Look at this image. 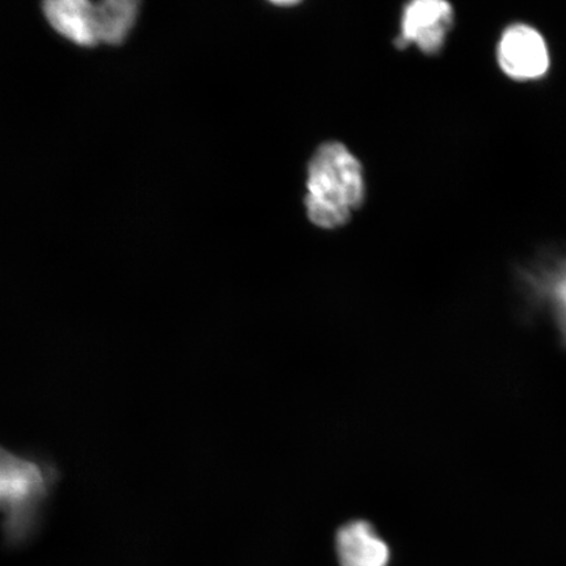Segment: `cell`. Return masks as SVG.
<instances>
[{
	"label": "cell",
	"instance_id": "1",
	"mask_svg": "<svg viewBox=\"0 0 566 566\" xmlns=\"http://www.w3.org/2000/svg\"><path fill=\"white\" fill-rule=\"evenodd\" d=\"M61 479L60 467L51 457L0 444V515L6 544L23 546L39 533Z\"/></svg>",
	"mask_w": 566,
	"mask_h": 566
},
{
	"label": "cell",
	"instance_id": "2",
	"mask_svg": "<svg viewBox=\"0 0 566 566\" xmlns=\"http://www.w3.org/2000/svg\"><path fill=\"white\" fill-rule=\"evenodd\" d=\"M365 200L363 166L337 142L317 148L308 166L306 209L317 228L334 230L349 221Z\"/></svg>",
	"mask_w": 566,
	"mask_h": 566
},
{
	"label": "cell",
	"instance_id": "3",
	"mask_svg": "<svg viewBox=\"0 0 566 566\" xmlns=\"http://www.w3.org/2000/svg\"><path fill=\"white\" fill-rule=\"evenodd\" d=\"M499 61L515 80H535L546 73L549 56L542 35L527 25L507 30L500 42Z\"/></svg>",
	"mask_w": 566,
	"mask_h": 566
},
{
	"label": "cell",
	"instance_id": "4",
	"mask_svg": "<svg viewBox=\"0 0 566 566\" xmlns=\"http://www.w3.org/2000/svg\"><path fill=\"white\" fill-rule=\"evenodd\" d=\"M452 20L451 6L441 0H417L402 15L399 45L416 44L423 53H436L443 44Z\"/></svg>",
	"mask_w": 566,
	"mask_h": 566
},
{
	"label": "cell",
	"instance_id": "5",
	"mask_svg": "<svg viewBox=\"0 0 566 566\" xmlns=\"http://www.w3.org/2000/svg\"><path fill=\"white\" fill-rule=\"evenodd\" d=\"M44 12L54 30L81 46L98 44L95 3L88 0H52Z\"/></svg>",
	"mask_w": 566,
	"mask_h": 566
},
{
	"label": "cell",
	"instance_id": "6",
	"mask_svg": "<svg viewBox=\"0 0 566 566\" xmlns=\"http://www.w3.org/2000/svg\"><path fill=\"white\" fill-rule=\"evenodd\" d=\"M337 555L342 566H387L389 549L369 523L356 521L339 528Z\"/></svg>",
	"mask_w": 566,
	"mask_h": 566
},
{
	"label": "cell",
	"instance_id": "7",
	"mask_svg": "<svg viewBox=\"0 0 566 566\" xmlns=\"http://www.w3.org/2000/svg\"><path fill=\"white\" fill-rule=\"evenodd\" d=\"M98 44L118 45L136 24L139 3L134 0H104L95 3Z\"/></svg>",
	"mask_w": 566,
	"mask_h": 566
},
{
	"label": "cell",
	"instance_id": "8",
	"mask_svg": "<svg viewBox=\"0 0 566 566\" xmlns=\"http://www.w3.org/2000/svg\"><path fill=\"white\" fill-rule=\"evenodd\" d=\"M554 298L558 321H560V327L563 329L564 337L566 338V271L556 282Z\"/></svg>",
	"mask_w": 566,
	"mask_h": 566
},
{
	"label": "cell",
	"instance_id": "9",
	"mask_svg": "<svg viewBox=\"0 0 566 566\" xmlns=\"http://www.w3.org/2000/svg\"><path fill=\"white\" fill-rule=\"evenodd\" d=\"M277 6H294L296 4L295 2H281V3H275Z\"/></svg>",
	"mask_w": 566,
	"mask_h": 566
}]
</instances>
